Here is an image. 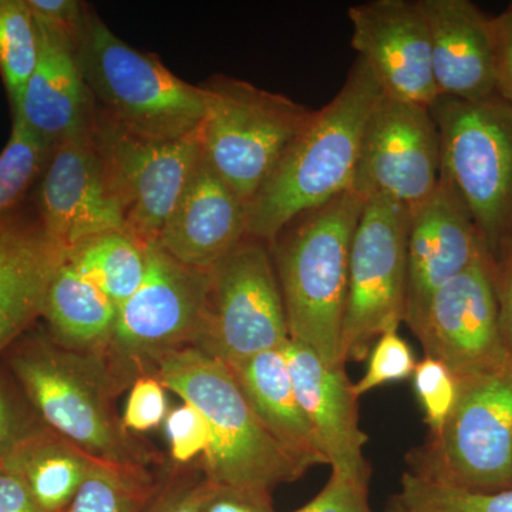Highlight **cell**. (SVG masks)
I'll return each instance as SVG.
<instances>
[{"instance_id": "6da1fadb", "label": "cell", "mask_w": 512, "mask_h": 512, "mask_svg": "<svg viewBox=\"0 0 512 512\" xmlns=\"http://www.w3.org/2000/svg\"><path fill=\"white\" fill-rule=\"evenodd\" d=\"M383 90L357 57L338 94L312 119L247 205L248 235L272 244L303 212L352 191L366 121Z\"/></svg>"}, {"instance_id": "7a4b0ae2", "label": "cell", "mask_w": 512, "mask_h": 512, "mask_svg": "<svg viewBox=\"0 0 512 512\" xmlns=\"http://www.w3.org/2000/svg\"><path fill=\"white\" fill-rule=\"evenodd\" d=\"M35 326L0 360L39 419L96 460L147 467L150 453L114 409L117 394L103 357L63 348Z\"/></svg>"}, {"instance_id": "3957f363", "label": "cell", "mask_w": 512, "mask_h": 512, "mask_svg": "<svg viewBox=\"0 0 512 512\" xmlns=\"http://www.w3.org/2000/svg\"><path fill=\"white\" fill-rule=\"evenodd\" d=\"M365 201L348 191L289 222L271 247L292 340L340 360L353 234Z\"/></svg>"}, {"instance_id": "277c9868", "label": "cell", "mask_w": 512, "mask_h": 512, "mask_svg": "<svg viewBox=\"0 0 512 512\" xmlns=\"http://www.w3.org/2000/svg\"><path fill=\"white\" fill-rule=\"evenodd\" d=\"M153 375L207 421L210 446L200 467L211 484L271 493L306 473L265 429L221 360L187 348L163 357Z\"/></svg>"}, {"instance_id": "5b68a950", "label": "cell", "mask_w": 512, "mask_h": 512, "mask_svg": "<svg viewBox=\"0 0 512 512\" xmlns=\"http://www.w3.org/2000/svg\"><path fill=\"white\" fill-rule=\"evenodd\" d=\"M76 57L94 107L111 121L151 140H180L200 130L204 93L111 32L87 5Z\"/></svg>"}, {"instance_id": "8992f818", "label": "cell", "mask_w": 512, "mask_h": 512, "mask_svg": "<svg viewBox=\"0 0 512 512\" xmlns=\"http://www.w3.org/2000/svg\"><path fill=\"white\" fill-rule=\"evenodd\" d=\"M439 127L441 174L466 202L488 255L512 239V103L439 96L430 107Z\"/></svg>"}, {"instance_id": "52a82bcc", "label": "cell", "mask_w": 512, "mask_h": 512, "mask_svg": "<svg viewBox=\"0 0 512 512\" xmlns=\"http://www.w3.org/2000/svg\"><path fill=\"white\" fill-rule=\"evenodd\" d=\"M147 271L117 311L103 359L117 396L153 375L163 357L195 348L208 293V271L178 262L157 241L146 245Z\"/></svg>"}, {"instance_id": "ba28073f", "label": "cell", "mask_w": 512, "mask_h": 512, "mask_svg": "<svg viewBox=\"0 0 512 512\" xmlns=\"http://www.w3.org/2000/svg\"><path fill=\"white\" fill-rule=\"evenodd\" d=\"M201 87L202 156L248 205L315 110L221 74Z\"/></svg>"}, {"instance_id": "9c48e42d", "label": "cell", "mask_w": 512, "mask_h": 512, "mask_svg": "<svg viewBox=\"0 0 512 512\" xmlns=\"http://www.w3.org/2000/svg\"><path fill=\"white\" fill-rule=\"evenodd\" d=\"M409 473L447 487L494 493L512 488V370L458 379L440 433L407 454Z\"/></svg>"}, {"instance_id": "30bf717a", "label": "cell", "mask_w": 512, "mask_h": 512, "mask_svg": "<svg viewBox=\"0 0 512 512\" xmlns=\"http://www.w3.org/2000/svg\"><path fill=\"white\" fill-rule=\"evenodd\" d=\"M410 210L375 195L357 221L349 256L348 293L340 335V360L362 362L377 338L400 328L407 306V238Z\"/></svg>"}, {"instance_id": "8fae6325", "label": "cell", "mask_w": 512, "mask_h": 512, "mask_svg": "<svg viewBox=\"0 0 512 512\" xmlns=\"http://www.w3.org/2000/svg\"><path fill=\"white\" fill-rule=\"evenodd\" d=\"M291 340L274 259L266 242L248 237L208 271L197 346L227 366Z\"/></svg>"}, {"instance_id": "7c38bea8", "label": "cell", "mask_w": 512, "mask_h": 512, "mask_svg": "<svg viewBox=\"0 0 512 512\" xmlns=\"http://www.w3.org/2000/svg\"><path fill=\"white\" fill-rule=\"evenodd\" d=\"M90 131L127 231L144 244L157 241L201 161L200 130L180 140H151L94 107Z\"/></svg>"}, {"instance_id": "4fadbf2b", "label": "cell", "mask_w": 512, "mask_h": 512, "mask_svg": "<svg viewBox=\"0 0 512 512\" xmlns=\"http://www.w3.org/2000/svg\"><path fill=\"white\" fill-rule=\"evenodd\" d=\"M424 356L439 360L458 379L512 370L498 316L490 255L441 286L416 315L404 320Z\"/></svg>"}, {"instance_id": "5bb4252c", "label": "cell", "mask_w": 512, "mask_h": 512, "mask_svg": "<svg viewBox=\"0 0 512 512\" xmlns=\"http://www.w3.org/2000/svg\"><path fill=\"white\" fill-rule=\"evenodd\" d=\"M440 173V133L430 107L383 93L363 130L352 191L363 201L384 195L412 211L436 190Z\"/></svg>"}, {"instance_id": "9a60e30c", "label": "cell", "mask_w": 512, "mask_h": 512, "mask_svg": "<svg viewBox=\"0 0 512 512\" xmlns=\"http://www.w3.org/2000/svg\"><path fill=\"white\" fill-rule=\"evenodd\" d=\"M40 177L37 214L64 251L104 232L127 231L90 128L56 143Z\"/></svg>"}, {"instance_id": "2e32d148", "label": "cell", "mask_w": 512, "mask_h": 512, "mask_svg": "<svg viewBox=\"0 0 512 512\" xmlns=\"http://www.w3.org/2000/svg\"><path fill=\"white\" fill-rule=\"evenodd\" d=\"M352 47L383 93L431 107L437 97L426 18L417 0H373L350 6Z\"/></svg>"}, {"instance_id": "e0dca14e", "label": "cell", "mask_w": 512, "mask_h": 512, "mask_svg": "<svg viewBox=\"0 0 512 512\" xmlns=\"http://www.w3.org/2000/svg\"><path fill=\"white\" fill-rule=\"evenodd\" d=\"M485 255L487 249L466 202L440 173L433 194L410 211L404 320L421 311L441 286Z\"/></svg>"}, {"instance_id": "ac0fdd59", "label": "cell", "mask_w": 512, "mask_h": 512, "mask_svg": "<svg viewBox=\"0 0 512 512\" xmlns=\"http://www.w3.org/2000/svg\"><path fill=\"white\" fill-rule=\"evenodd\" d=\"M293 389L311 423L332 471L370 480L365 457L367 434L359 426V409L345 365H328L296 340L284 346Z\"/></svg>"}, {"instance_id": "d6986e66", "label": "cell", "mask_w": 512, "mask_h": 512, "mask_svg": "<svg viewBox=\"0 0 512 512\" xmlns=\"http://www.w3.org/2000/svg\"><path fill=\"white\" fill-rule=\"evenodd\" d=\"M248 237L247 202L202 156L158 244L181 264L210 271Z\"/></svg>"}, {"instance_id": "ffe728a7", "label": "cell", "mask_w": 512, "mask_h": 512, "mask_svg": "<svg viewBox=\"0 0 512 512\" xmlns=\"http://www.w3.org/2000/svg\"><path fill=\"white\" fill-rule=\"evenodd\" d=\"M64 259L37 211L20 208L0 227V359L40 319L47 286Z\"/></svg>"}, {"instance_id": "44dd1931", "label": "cell", "mask_w": 512, "mask_h": 512, "mask_svg": "<svg viewBox=\"0 0 512 512\" xmlns=\"http://www.w3.org/2000/svg\"><path fill=\"white\" fill-rule=\"evenodd\" d=\"M440 96L480 100L495 93L491 16L470 0H417Z\"/></svg>"}, {"instance_id": "7402d4cb", "label": "cell", "mask_w": 512, "mask_h": 512, "mask_svg": "<svg viewBox=\"0 0 512 512\" xmlns=\"http://www.w3.org/2000/svg\"><path fill=\"white\" fill-rule=\"evenodd\" d=\"M36 19V18H35ZM39 57L18 109L30 130L55 146L92 126L94 103L76 57V42L36 19Z\"/></svg>"}, {"instance_id": "603a6c76", "label": "cell", "mask_w": 512, "mask_h": 512, "mask_svg": "<svg viewBox=\"0 0 512 512\" xmlns=\"http://www.w3.org/2000/svg\"><path fill=\"white\" fill-rule=\"evenodd\" d=\"M266 430L303 468L329 466L293 389L284 348L228 366Z\"/></svg>"}, {"instance_id": "cb8c5ba5", "label": "cell", "mask_w": 512, "mask_h": 512, "mask_svg": "<svg viewBox=\"0 0 512 512\" xmlns=\"http://www.w3.org/2000/svg\"><path fill=\"white\" fill-rule=\"evenodd\" d=\"M117 311L100 289L64 259L47 286L40 319L45 320L50 338L63 348L103 357Z\"/></svg>"}, {"instance_id": "d4e9b609", "label": "cell", "mask_w": 512, "mask_h": 512, "mask_svg": "<svg viewBox=\"0 0 512 512\" xmlns=\"http://www.w3.org/2000/svg\"><path fill=\"white\" fill-rule=\"evenodd\" d=\"M96 458L43 426L12 451L2 467L26 484L43 512H66Z\"/></svg>"}, {"instance_id": "484cf974", "label": "cell", "mask_w": 512, "mask_h": 512, "mask_svg": "<svg viewBox=\"0 0 512 512\" xmlns=\"http://www.w3.org/2000/svg\"><path fill=\"white\" fill-rule=\"evenodd\" d=\"M146 245L128 231L104 232L70 248L66 261L120 308L146 275Z\"/></svg>"}, {"instance_id": "4316f807", "label": "cell", "mask_w": 512, "mask_h": 512, "mask_svg": "<svg viewBox=\"0 0 512 512\" xmlns=\"http://www.w3.org/2000/svg\"><path fill=\"white\" fill-rule=\"evenodd\" d=\"M157 485L147 467L96 460L66 512H144Z\"/></svg>"}, {"instance_id": "83f0119b", "label": "cell", "mask_w": 512, "mask_h": 512, "mask_svg": "<svg viewBox=\"0 0 512 512\" xmlns=\"http://www.w3.org/2000/svg\"><path fill=\"white\" fill-rule=\"evenodd\" d=\"M39 57V32L28 0H0V76L18 109Z\"/></svg>"}, {"instance_id": "f1b7e54d", "label": "cell", "mask_w": 512, "mask_h": 512, "mask_svg": "<svg viewBox=\"0 0 512 512\" xmlns=\"http://www.w3.org/2000/svg\"><path fill=\"white\" fill-rule=\"evenodd\" d=\"M52 146L13 114L8 144L0 153V227L22 208V201L45 170Z\"/></svg>"}, {"instance_id": "f546056e", "label": "cell", "mask_w": 512, "mask_h": 512, "mask_svg": "<svg viewBox=\"0 0 512 512\" xmlns=\"http://www.w3.org/2000/svg\"><path fill=\"white\" fill-rule=\"evenodd\" d=\"M397 501L407 512H512V488L478 493L424 480L406 473Z\"/></svg>"}, {"instance_id": "4dcf8cb0", "label": "cell", "mask_w": 512, "mask_h": 512, "mask_svg": "<svg viewBox=\"0 0 512 512\" xmlns=\"http://www.w3.org/2000/svg\"><path fill=\"white\" fill-rule=\"evenodd\" d=\"M366 359L365 375L352 383L353 394L357 400L386 384L410 379L417 366L416 356L409 343L399 335V328L382 333Z\"/></svg>"}, {"instance_id": "1f68e13d", "label": "cell", "mask_w": 512, "mask_h": 512, "mask_svg": "<svg viewBox=\"0 0 512 512\" xmlns=\"http://www.w3.org/2000/svg\"><path fill=\"white\" fill-rule=\"evenodd\" d=\"M414 394L430 436L440 433L458 397V377L439 360L424 356L412 376Z\"/></svg>"}, {"instance_id": "d6a6232c", "label": "cell", "mask_w": 512, "mask_h": 512, "mask_svg": "<svg viewBox=\"0 0 512 512\" xmlns=\"http://www.w3.org/2000/svg\"><path fill=\"white\" fill-rule=\"evenodd\" d=\"M45 426L0 360V467L26 437Z\"/></svg>"}, {"instance_id": "836d02e7", "label": "cell", "mask_w": 512, "mask_h": 512, "mask_svg": "<svg viewBox=\"0 0 512 512\" xmlns=\"http://www.w3.org/2000/svg\"><path fill=\"white\" fill-rule=\"evenodd\" d=\"M163 427L175 466H190L207 453L210 430L197 407L183 402L168 412Z\"/></svg>"}, {"instance_id": "e575fe53", "label": "cell", "mask_w": 512, "mask_h": 512, "mask_svg": "<svg viewBox=\"0 0 512 512\" xmlns=\"http://www.w3.org/2000/svg\"><path fill=\"white\" fill-rule=\"evenodd\" d=\"M210 487L200 466H174L163 483H158L144 512H200Z\"/></svg>"}, {"instance_id": "d590c367", "label": "cell", "mask_w": 512, "mask_h": 512, "mask_svg": "<svg viewBox=\"0 0 512 512\" xmlns=\"http://www.w3.org/2000/svg\"><path fill=\"white\" fill-rule=\"evenodd\" d=\"M167 389L154 375L138 377L131 384L124 416V429L130 433H146L164 424L168 412Z\"/></svg>"}, {"instance_id": "8d00e7d4", "label": "cell", "mask_w": 512, "mask_h": 512, "mask_svg": "<svg viewBox=\"0 0 512 512\" xmlns=\"http://www.w3.org/2000/svg\"><path fill=\"white\" fill-rule=\"evenodd\" d=\"M291 512H373L369 480L332 471L322 491L308 504Z\"/></svg>"}, {"instance_id": "74e56055", "label": "cell", "mask_w": 512, "mask_h": 512, "mask_svg": "<svg viewBox=\"0 0 512 512\" xmlns=\"http://www.w3.org/2000/svg\"><path fill=\"white\" fill-rule=\"evenodd\" d=\"M200 512H275L271 493L210 483Z\"/></svg>"}, {"instance_id": "f35d334b", "label": "cell", "mask_w": 512, "mask_h": 512, "mask_svg": "<svg viewBox=\"0 0 512 512\" xmlns=\"http://www.w3.org/2000/svg\"><path fill=\"white\" fill-rule=\"evenodd\" d=\"M495 93L512 103V5L491 16Z\"/></svg>"}, {"instance_id": "ab89813d", "label": "cell", "mask_w": 512, "mask_h": 512, "mask_svg": "<svg viewBox=\"0 0 512 512\" xmlns=\"http://www.w3.org/2000/svg\"><path fill=\"white\" fill-rule=\"evenodd\" d=\"M491 271H493L501 333H503L505 345L512 353V239L501 245L494 256H491Z\"/></svg>"}, {"instance_id": "60d3db41", "label": "cell", "mask_w": 512, "mask_h": 512, "mask_svg": "<svg viewBox=\"0 0 512 512\" xmlns=\"http://www.w3.org/2000/svg\"><path fill=\"white\" fill-rule=\"evenodd\" d=\"M33 16L76 42L82 32L87 5L77 0H28Z\"/></svg>"}, {"instance_id": "b9f144b4", "label": "cell", "mask_w": 512, "mask_h": 512, "mask_svg": "<svg viewBox=\"0 0 512 512\" xmlns=\"http://www.w3.org/2000/svg\"><path fill=\"white\" fill-rule=\"evenodd\" d=\"M0 512H43L26 484L5 467H0Z\"/></svg>"}, {"instance_id": "7bdbcfd3", "label": "cell", "mask_w": 512, "mask_h": 512, "mask_svg": "<svg viewBox=\"0 0 512 512\" xmlns=\"http://www.w3.org/2000/svg\"><path fill=\"white\" fill-rule=\"evenodd\" d=\"M383 512H407L404 510L402 505L399 504V501L396 500V498H393L392 501H390L389 505H387L386 508H384Z\"/></svg>"}, {"instance_id": "ee69618b", "label": "cell", "mask_w": 512, "mask_h": 512, "mask_svg": "<svg viewBox=\"0 0 512 512\" xmlns=\"http://www.w3.org/2000/svg\"><path fill=\"white\" fill-rule=\"evenodd\" d=\"M511 5H512V3H511Z\"/></svg>"}]
</instances>
